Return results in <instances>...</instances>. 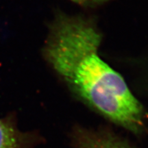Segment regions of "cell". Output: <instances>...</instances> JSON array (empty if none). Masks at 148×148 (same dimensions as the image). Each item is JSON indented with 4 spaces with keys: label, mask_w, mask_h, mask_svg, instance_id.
Returning a JSON list of instances; mask_svg holds the SVG:
<instances>
[{
    "label": "cell",
    "mask_w": 148,
    "mask_h": 148,
    "mask_svg": "<svg viewBox=\"0 0 148 148\" xmlns=\"http://www.w3.org/2000/svg\"><path fill=\"white\" fill-rule=\"evenodd\" d=\"M27 138L10 118L0 119V148H25Z\"/></svg>",
    "instance_id": "2"
},
{
    "label": "cell",
    "mask_w": 148,
    "mask_h": 148,
    "mask_svg": "<svg viewBox=\"0 0 148 148\" xmlns=\"http://www.w3.org/2000/svg\"><path fill=\"white\" fill-rule=\"evenodd\" d=\"M73 2L84 7H94L103 4L109 0H71Z\"/></svg>",
    "instance_id": "4"
},
{
    "label": "cell",
    "mask_w": 148,
    "mask_h": 148,
    "mask_svg": "<svg viewBox=\"0 0 148 148\" xmlns=\"http://www.w3.org/2000/svg\"><path fill=\"white\" fill-rule=\"evenodd\" d=\"M77 148H129L110 135L90 132H79Z\"/></svg>",
    "instance_id": "3"
},
{
    "label": "cell",
    "mask_w": 148,
    "mask_h": 148,
    "mask_svg": "<svg viewBox=\"0 0 148 148\" xmlns=\"http://www.w3.org/2000/svg\"><path fill=\"white\" fill-rule=\"evenodd\" d=\"M101 40L91 20L60 13L49 27L43 55L78 99L116 124L138 132L143 107L121 75L100 58Z\"/></svg>",
    "instance_id": "1"
}]
</instances>
